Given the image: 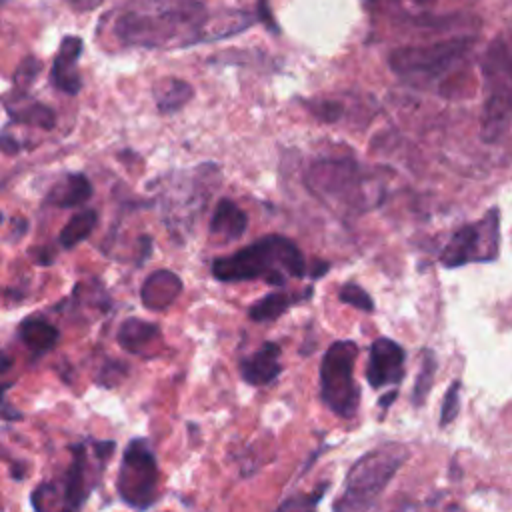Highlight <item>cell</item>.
Returning a JSON list of instances; mask_svg holds the SVG:
<instances>
[{"instance_id":"7c38bea8","label":"cell","mask_w":512,"mask_h":512,"mask_svg":"<svg viewBox=\"0 0 512 512\" xmlns=\"http://www.w3.org/2000/svg\"><path fill=\"white\" fill-rule=\"evenodd\" d=\"M70 454L72 460L62 478L64 482L60 492V506L64 510H78L86 504L90 492L94 490L96 476L92 474V460L86 444H72Z\"/></svg>"},{"instance_id":"b9f144b4","label":"cell","mask_w":512,"mask_h":512,"mask_svg":"<svg viewBox=\"0 0 512 512\" xmlns=\"http://www.w3.org/2000/svg\"><path fill=\"white\" fill-rule=\"evenodd\" d=\"M510 48H512V44H510Z\"/></svg>"},{"instance_id":"9a60e30c","label":"cell","mask_w":512,"mask_h":512,"mask_svg":"<svg viewBox=\"0 0 512 512\" xmlns=\"http://www.w3.org/2000/svg\"><path fill=\"white\" fill-rule=\"evenodd\" d=\"M182 280L176 272L172 270H154L150 272L140 288V300L142 304L152 310V312H160L170 308L178 296L182 294Z\"/></svg>"},{"instance_id":"44dd1931","label":"cell","mask_w":512,"mask_h":512,"mask_svg":"<svg viewBox=\"0 0 512 512\" xmlns=\"http://www.w3.org/2000/svg\"><path fill=\"white\" fill-rule=\"evenodd\" d=\"M18 336H20L22 344L32 354L42 356V354L50 352L58 344L60 330L52 322H48V320H44L40 316H28V318H24L20 322Z\"/></svg>"},{"instance_id":"5b68a950","label":"cell","mask_w":512,"mask_h":512,"mask_svg":"<svg viewBox=\"0 0 512 512\" xmlns=\"http://www.w3.org/2000/svg\"><path fill=\"white\" fill-rule=\"evenodd\" d=\"M482 74L486 82V100L482 110L484 142H496L512 122V48L498 36L482 56Z\"/></svg>"},{"instance_id":"277c9868","label":"cell","mask_w":512,"mask_h":512,"mask_svg":"<svg viewBox=\"0 0 512 512\" xmlns=\"http://www.w3.org/2000/svg\"><path fill=\"white\" fill-rule=\"evenodd\" d=\"M402 442H386L362 454L348 470L344 490L332 504L334 510H372L396 472L408 460Z\"/></svg>"},{"instance_id":"836d02e7","label":"cell","mask_w":512,"mask_h":512,"mask_svg":"<svg viewBox=\"0 0 512 512\" xmlns=\"http://www.w3.org/2000/svg\"><path fill=\"white\" fill-rule=\"evenodd\" d=\"M64 2L78 12H90V10L98 8L104 0H64Z\"/></svg>"},{"instance_id":"ac0fdd59","label":"cell","mask_w":512,"mask_h":512,"mask_svg":"<svg viewBox=\"0 0 512 512\" xmlns=\"http://www.w3.org/2000/svg\"><path fill=\"white\" fill-rule=\"evenodd\" d=\"M246 228H248L246 212L230 198H220L216 202V208L210 218V226H208L210 238H214L222 244L234 242L244 236Z\"/></svg>"},{"instance_id":"f546056e","label":"cell","mask_w":512,"mask_h":512,"mask_svg":"<svg viewBox=\"0 0 512 512\" xmlns=\"http://www.w3.org/2000/svg\"><path fill=\"white\" fill-rule=\"evenodd\" d=\"M128 372V366L120 360H108L102 368H100V374H98V384L100 386H116L118 382H122V378L126 376Z\"/></svg>"},{"instance_id":"d6986e66","label":"cell","mask_w":512,"mask_h":512,"mask_svg":"<svg viewBox=\"0 0 512 512\" xmlns=\"http://www.w3.org/2000/svg\"><path fill=\"white\" fill-rule=\"evenodd\" d=\"M92 182L82 172H70L62 176L46 194L44 202L56 208H76L92 198Z\"/></svg>"},{"instance_id":"ba28073f","label":"cell","mask_w":512,"mask_h":512,"mask_svg":"<svg viewBox=\"0 0 512 512\" xmlns=\"http://www.w3.org/2000/svg\"><path fill=\"white\" fill-rule=\"evenodd\" d=\"M358 346L352 340H336L320 362L322 402L340 418H352L360 406V388L354 382Z\"/></svg>"},{"instance_id":"30bf717a","label":"cell","mask_w":512,"mask_h":512,"mask_svg":"<svg viewBox=\"0 0 512 512\" xmlns=\"http://www.w3.org/2000/svg\"><path fill=\"white\" fill-rule=\"evenodd\" d=\"M500 254V210L490 208L480 220L460 226L440 252L446 268H460L472 262H494Z\"/></svg>"},{"instance_id":"6da1fadb","label":"cell","mask_w":512,"mask_h":512,"mask_svg":"<svg viewBox=\"0 0 512 512\" xmlns=\"http://www.w3.org/2000/svg\"><path fill=\"white\" fill-rule=\"evenodd\" d=\"M212 276L220 282L264 280L272 286H286L288 278L306 276L302 250L282 234H268L212 262Z\"/></svg>"},{"instance_id":"d4e9b609","label":"cell","mask_w":512,"mask_h":512,"mask_svg":"<svg viewBox=\"0 0 512 512\" xmlns=\"http://www.w3.org/2000/svg\"><path fill=\"white\" fill-rule=\"evenodd\" d=\"M436 368H438L436 354L430 348L422 350V364H420L418 376H416L412 392H410V400H412L414 408H420L426 402V398H428V394H430V390L434 386Z\"/></svg>"},{"instance_id":"52a82bcc","label":"cell","mask_w":512,"mask_h":512,"mask_svg":"<svg viewBox=\"0 0 512 512\" xmlns=\"http://www.w3.org/2000/svg\"><path fill=\"white\" fill-rule=\"evenodd\" d=\"M216 184L218 166L212 162L200 164L188 172H178L170 178V184L164 190L162 210L164 222L174 236L186 234L194 226Z\"/></svg>"},{"instance_id":"cb8c5ba5","label":"cell","mask_w":512,"mask_h":512,"mask_svg":"<svg viewBox=\"0 0 512 512\" xmlns=\"http://www.w3.org/2000/svg\"><path fill=\"white\" fill-rule=\"evenodd\" d=\"M96 220H98V214L92 208H84V210L76 212L58 234L60 246L64 250H72L74 246L84 242L96 228Z\"/></svg>"},{"instance_id":"83f0119b","label":"cell","mask_w":512,"mask_h":512,"mask_svg":"<svg viewBox=\"0 0 512 512\" xmlns=\"http://www.w3.org/2000/svg\"><path fill=\"white\" fill-rule=\"evenodd\" d=\"M40 70H42V62L34 56H26L14 72V90H24L26 92V88L36 80Z\"/></svg>"},{"instance_id":"e575fe53","label":"cell","mask_w":512,"mask_h":512,"mask_svg":"<svg viewBox=\"0 0 512 512\" xmlns=\"http://www.w3.org/2000/svg\"><path fill=\"white\" fill-rule=\"evenodd\" d=\"M10 388V384H6V382H0V416H4V418H18V412L12 408V406H8L6 402H4V392Z\"/></svg>"},{"instance_id":"8992f818","label":"cell","mask_w":512,"mask_h":512,"mask_svg":"<svg viewBox=\"0 0 512 512\" xmlns=\"http://www.w3.org/2000/svg\"><path fill=\"white\" fill-rule=\"evenodd\" d=\"M474 38L456 36L424 46H402L390 52L388 64L394 74L414 84H430L454 70L472 50Z\"/></svg>"},{"instance_id":"d590c367","label":"cell","mask_w":512,"mask_h":512,"mask_svg":"<svg viewBox=\"0 0 512 512\" xmlns=\"http://www.w3.org/2000/svg\"><path fill=\"white\" fill-rule=\"evenodd\" d=\"M396 396H398V388H394V390H390L388 394H384V396H382V400H380V408H382V410H386V408L394 402V398H396Z\"/></svg>"},{"instance_id":"2e32d148","label":"cell","mask_w":512,"mask_h":512,"mask_svg":"<svg viewBox=\"0 0 512 512\" xmlns=\"http://www.w3.org/2000/svg\"><path fill=\"white\" fill-rule=\"evenodd\" d=\"M280 346L276 342H264L252 356L240 360V376L250 386H266L274 382L280 372Z\"/></svg>"},{"instance_id":"5bb4252c","label":"cell","mask_w":512,"mask_h":512,"mask_svg":"<svg viewBox=\"0 0 512 512\" xmlns=\"http://www.w3.org/2000/svg\"><path fill=\"white\" fill-rule=\"evenodd\" d=\"M256 14H250L248 10H238V8H224L216 10L212 14H206L202 20L198 34H196V44L198 42H214L222 38H230L234 34H240L254 26Z\"/></svg>"},{"instance_id":"484cf974","label":"cell","mask_w":512,"mask_h":512,"mask_svg":"<svg viewBox=\"0 0 512 512\" xmlns=\"http://www.w3.org/2000/svg\"><path fill=\"white\" fill-rule=\"evenodd\" d=\"M338 298H340V302L350 304V306H354V308H358L362 312H374V308H376L372 296L362 286L352 284V282H348V284H344L340 288Z\"/></svg>"},{"instance_id":"4fadbf2b","label":"cell","mask_w":512,"mask_h":512,"mask_svg":"<svg viewBox=\"0 0 512 512\" xmlns=\"http://www.w3.org/2000/svg\"><path fill=\"white\" fill-rule=\"evenodd\" d=\"M84 42L78 36H66L56 52V58L52 62L50 80L54 88H58L64 94H78L82 88V78L78 72V58L82 54Z\"/></svg>"},{"instance_id":"d6a6232c","label":"cell","mask_w":512,"mask_h":512,"mask_svg":"<svg viewBox=\"0 0 512 512\" xmlns=\"http://www.w3.org/2000/svg\"><path fill=\"white\" fill-rule=\"evenodd\" d=\"M22 150V146H20V142L16 140V136H12V134H8V132H2L0 134V152H4V154H8V156H14V154H18Z\"/></svg>"},{"instance_id":"ab89813d","label":"cell","mask_w":512,"mask_h":512,"mask_svg":"<svg viewBox=\"0 0 512 512\" xmlns=\"http://www.w3.org/2000/svg\"><path fill=\"white\" fill-rule=\"evenodd\" d=\"M0 222H2V212H0Z\"/></svg>"},{"instance_id":"4dcf8cb0","label":"cell","mask_w":512,"mask_h":512,"mask_svg":"<svg viewBox=\"0 0 512 512\" xmlns=\"http://www.w3.org/2000/svg\"><path fill=\"white\" fill-rule=\"evenodd\" d=\"M312 110L314 116H318L320 120L324 122H336L340 120L344 108L340 102H334V100H320V102H310L308 106Z\"/></svg>"},{"instance_id":"7a4b0ae2","label":"cell","mask_w":512,"mask_h":512,"mask_svg":"<svg viewBox=\"0 0 512 512\" xmlns=\"http://www.w3.org/2000/svg\"><path fill=\"white\" fill-rule=\"evenodd\" d=\"M304 184L340 216L362 214L378 206L384 196V184L376 174L352 158L314 160L306 170Z\"/></svg>"},{"instance_id":"f1b7e54d","label":"cell","mask_w":512,"mask_h":512,"mask_svg":"<svg viewBox=\"0 0 512 512\" xmlns=\"http://www.w3.org/2000/svg\"><path fill=\"white\" fill-rule=\"evenodd\" d=\"M328 482H322V484H318V488L314 490V492H308V494H304V496H290V498H286L278 508L280 510H290V508H302V510H308V508H312V506H316L320 500H322V496H324V492L328 490Z\"/></svg>"},{"instance_id":"603a6c76","label":"cell","mask_w":512,"mask_h":512,"mask_svg":"<svg viewBox=\"0 0 512 512\" xmlns=\"http://www.w3.org/2000/svg\"><path fill=\"white\" fill-rule=\"evenodd\" d=\"M160 334L158 324L140 320V318H128L120 324L116 332V342L122 350L130 354H140L148 344H152Z\"/></svg>"},{"instance_id":"3957f363","label":"cell","mask_w":512,"mask_h":512,"mask_svg":"<svg viewBox=\"0 0 512 512\" xmlns=\"http://www.w3.org/2000/svg\"><path fill=\"white\" fill-rule=\"evenodd\" d=\"M206 14V6L198 0H178L156 14L128 10L116 20L114 34L130 46L160 48L172 46L176 40H180L178 46H190L196 44V34Z\"/></svg>"},{"instance_id":"8d00e7d4","label":"cell","mask_w":512,"mask_h":512,"mask_svg":"<svg viewBox=\"0 0 512 512\" xmlns=\"http://www.w3.org/2000/svg\"><path fill=\"white\" fill-rule=\"evenodd\" d=\"M436 0H414V4H418L420 8H428V6H432Z\"/></svg>"},{"instance_id":"ffe728a7","label":"cell","mask_w":512,"mask_h":512,"mask_svg":"<svg viewBox=\"0 0 512 512\" xmlns=\"http://www.w3.org/2000/svg\"><path fill=\"white\" fill-rule=\"evenodd\" d=\"M312 294H314L312 286H306L302 292H284V290L270 292L248 308V316L254 322H272L278 316H282L288 308H292L294 304L306 302Z\"/></svg>"},{"instance_id":"60d3db41","label":"cell","mask_w":512,"mask_h":512,"mask_svg":"<svg viewBox=\"0 0 512 512\" xmlns=\"http://www.w3.org/2000/svg\"><path fill=\"white\" fill-rule=\"evenodd\" d=\"M0 2H4V0H0Z\"/></svg>"},{"instance_id":"8fae6325","label":"cell","mask_w":512,"mask_h":512,"mask_svg":"<svg viewBox=\"0 0 512 512\" xmlns=\"http://www.w3.org/2000/svg\"><path fill=\"white\" fill-rule=\"evenodd\" d=\"M404 362H406V352L396 340L386 336L376 338L370 344V354L366 364L368 384L374 390L384 386H398L404 378Z\"/></svg>"},{"instance_id":"9c48e42d","label":"cell","mask_w":512,"mask_h":512,"mask_svg":"<svg viewBox=\"0 0 512 512\" xmlns=\"http://www.w3.org/2000/svg\"><path fill=\"white\" fill-rule=\"evenodd\" d=\"M158 460L146 438H132L122 454L116 492L124 504L136 510H148L158 500Z\"/></svg>"},{"instance_id":"e0dca14e","label":"cell","mask_w":512,"mask_h":512,"mask_svg":"<svg viewBox=\"0 0 512 512\" xmlns=\"http://www.w3.org/2000/svg\"><path fill=\"white\" fill-rule=\"evenodd\" d=\"M2 104L8 112V116L18 124L38 126L44 130H50L56 124L54 110L50 106L30 98L24 90H14L12 94H6L2 98Z\"/></svg>"},{"instance_id":"74e56055","label":"cell","mask_w":512,"mask_h":512,"mask_svg":"<svg viewBox=\"0 0 512 512\" xmlns=\"http://www.w3.org/2000/svg\"><path fill=\"white\" fill-rule=\"evenodd\" d=\"M380 2H384V4H400V0H380Z\"/></svg>"},{"instance_id":"7402d4cb","label":"cell","mask_w":512,"mask_h":512,"mask_svg":"<svg viewBox=\"0 0 512 512\" xmlns=\"http://www.w3.org/2000/svg\"><path fill=\"white\" fill-rule=\"evenodd\" d=\"M152 96H154L158 112L174 114V112H178L180 108H184L192 100L194 88L186 80H182V78L168 76V78H162V80H158L154 84Z\"/></svg>"},{"instance_id":"1f68e13d","label":"cell","mask_w":512,"mask_h":512,"mask_svg":"<svg viewBox=\"0 0 512 512\" xmlns=\"http://www.w3.org/2000/svg\"><path fill=\"white\" fill-rule=\"evenodd\" d=\"M256 18H258L260 22H264V26H266V28H268L272 34H278V32H280V28L276 26V20H274V16H272V12H270L268 0H258Z\"/></svg>"},{"instance_id":"f35d334b","label":"cell","mask_w":512,"mask_h":512,"mask_svg":"<svg viewBox=\"0 0 512 512\" xmlns=\"http://www.w3.org/2000/svg\"><path fill=\"white\" fill-rule=\"evenodd\" d=\"M362 2H364V4H366V6H372V4H376V2H378V0H362Z\"/></svg>"},{"instance_id":"4316f807","label":"cell","mask_w":512,"mask_h":512,"mask_svg":"<svg viewBox=\"0 0 512 512\" xmlns=\"http://www.w3.org/2000/svg\"><path fill=\"white\" fill-rule=\"evenodd\" d=\"M460 388L462 382L456 378L450 382L444 400H442V410H440V426H448L452 420H456L458 412H460Z\"/></svg>"}]
</instances>
